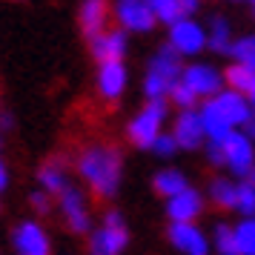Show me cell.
Masks as SVG:
<instances>
[{
  "instance_id": "35",
  "label": "cell",
  "mask_w": 255,
  "mask_h": 255,
  "mask_svg": "<svg viewBox=\"0 0 255 255\" xmlns=\"http://www.w3.org/2000/svg\"><path fill=\"white\" fill-rule=\"evenodd\" d=\"M12 115H9V112H0V132H9V129H12Z\"/></svg>"
},
{
  "instance_id": "4",
  "label": "cell",
  "mask_w": 255,
  "mask_h": 255,
  "mask_svg": "<svg viewBox=\"0 0 255 255\" xmlns=\"http://www.w3.org/2000/svg\"><path fill=\"white\" fill-rule=\"evenodd\" d=\"M127 241H129V232L124 227V215L118 209H112V212H106L104 227L92 235L89 250H92V255H121Z\"/></svg>"
},
{
  "instance_id": "14",
  "label": "cell",
  "mask_w": 255,
  "mask_h": 255,
  "mask_svg": "<svg viewBox=\"0 0 255 255\" xmlns=\"http://www.w3.org/2000/svg\"><path fill=\"white\" fill-rule=\"evenodd\" d=\"M92 55L98 58V63L124 60V55H127V32L124 29H104L98 37H92Z\"/></svg>"
},
{
  "instance_id": "8",
  "label": "cell",
  "mask_w": 255,
  "mask_h": 255,
  "mask_svg": "<svg viewBox=\"0 0 255 255\" xmlns=\"http://www.w3.org/2000/svg\"><path fill=\"white\" fill-rule=\"evenodd\" d=\"M169 241L175 250L184 255H209V241L207 235L198 230L192 221H172L169 227Z\"/></svg>"
},
{
  "instance_id": "20",
  "label": "cell",
  "mask_w": 255,
  "mask_h": 255,
  "mask_svg": "<svg viewBox=\"0 0 255 255\" xmlns=\"http://www.w3.org/2000/svg\"><path fill=\"white\" fill-rule=\"evenodd\" d=\"M207 46L212 52H218V55H230L232 49V32H230V23L224 20V17H212V23H209V32H207Z\"/></svg>"
},
{
  "instance_id": "33",
  "label": "cell",
  "mask_w": 255,
  "mask_h": 255,
  "mask_svg": "<svg viewBox=\"0 0 255 255\" xmlns=\"http://www.w3.org/2000/svg\"><path fill=\"white\" fill-rule=\"evenodd\" d=\"M198 12V0H181V17H192Z\"/></svg>"
},
{
  "instance_id": "11",
  "label": "cell",
  "mask_w": 255,
  "mask_h": 255,
  "mask_svg": "<svg viewBox=\"0 0 255 255\" xmlns=\"http://www.w3.org/2000/svg\"><path fill=\"white\" fill-rule=\"evenodd\" d=\"M175 140H178V149H198L204 143V124H201V112L195 109H184L178 121H175Z\"/></svg>"
},
{
  "instance_id": "37",
  "label": "cell",
  "mask_w": 255,
  "mask_h": 255,
  "mask_svg": "<svg viewBox=\"0 0 255 255\" xmlns=\"http://www.w3.org/2000/svg\"><path fill=\"white\" fill-rule=\"evenodd\" d=\"M247 101H250V106L255 109V81H253V86H250V92H247Z\"/></svg>"
},
{
  "instance_id": "27",
  "label": "cell",
  "mask_w": 255,
  "mask_h": 255,
  "mask_svg": "<svg viewBox=\"0 0 255 255\" xmlns=\"http://www.w3.org/2000/svg\"><path fill=\"white\" fill-rule=\"evenodd\" d=\"M235 238H238V247L244 255H255V215L244 218L235 227Z\"/></svg>"
},
{
  "instance_id": "13",
  "label": "cell",
  "mask_w": 255,
  "mask_h": 255,
  "mask_svg": "<svg viewBox=\"0 0 255 255\" xmlns=\"http://www.w3.org/2000/svg\"><path fill=\"white\" fill-rule=\"evenodd\" d=\"M127 89V69H124V60H104L101 69H98V92L104 95L106 101H115L121 98Z\"/></svg>"
},
{
  "instance_id": "9",
  "label": "cell",
  "mask_w": 255,
  "mask_h": 255,
  "mask_svg": "<svg viewBox=\"0 0 255 255\" xmlns=\"http://www.w3.org/2000/svg\"><path fill=\"white\" fill-rule=\"evenodd\" d=\"M12 241H14L17 255H49V253H52L49 235L37 227L35 221H23V224L14 230Z\"/></svg>"
},
{
  "instance_id": "31",
  "label": "cell",
  "mask_w": 255,
  "mask_h": 255,
  "mask_svg": "<svg viewBox=\"0 0 255 255\" xmlns=\"http://www.w3.org/2000/svg\"><path fill=\"white\" fill-rule=\"evenodd\" d=\"M207 158H209V163H215V166H227V158H224V146H221L218 140H209Z\"/></svg>"
},
{
  "instance_id": "36",
  "label": "cell",
  "mask_w": 255,
  "mask_h": 255,
  "mask_svg": "<svg viewBox=\"0 0 255 255\" xmlns=\"http://www.w3.org/2000/svg\"><path fill=\"white\" fill-rule=\"evenodd\" d=\"M6 184H9V172H6V166H3V161H0V192L6 189Z\"/></svg>"
},
{
  "instance_id": "39",
  "label": "cell",
  "mask_w": 255,
  "mask_h": 255,
  "mask_svg": "<svg viewBox=\"0 0 255 255\" xmlns=\"http://www.w3.org/2000/svg\"><path fill=\"white\" fill-rule=\"evenodd\" d=\"M253 3H255V0H253Z\"/></svg>"
},
{
  "instance_id": "1",
  "label": "cell",
  "mask_w": 255,
  "mask_h": 255,
  "mask_svg": "<svg viewBox=\"0 0 255 255\" xmlns=\"http://www.w3.org/2000/svg\"><path fill=\"white\" fill-rule=\"evenodd\" d=\"M121 169H124V158L115 146H89L78 158V172L98 198H112L118 192Z\"/></svg>"
},
{
  "instance_id": "7",
  "label": "cell",
  "mask_w": 255,
  "mask_h": 255,
  "mask_svg": "<svg viewBox=\"0 0 255 255\" xmlns=\"http://www.w3.org/2000/svg\"><path fill=\"white\" fill-rule=\"evenodd\" d=\"M115 17L129 32H152V26L158 23V17H155L146 0H118Z\"/></svg>"
},
{
  "instance_id": "30",
  "label": "cell",
  "mask_w": 255,
  "mask_h": 255,
  "mask_svg": "<svg viewBox=\"0 0 255 255\" xmlns=\"http://www.w3.org/2000/svg\"><path fill=\"white\" fill-rule=\"evenodd\" d=\"M152 149H155V155L158 158H172L175 149H178V140H175V135H158L155 138V143H152Z\"/></svg>"
},
{
  "instance_id": "5",
  "label": "cell",
  "mask_w": 255,
  "mask_h": 255,
  "mask_svg": "<svg viewBox=\"0 0 255 255\" xmlns=\"http://www.w3.org/2000/svg\"><path fill=\"white\" fill-rule=\"evenodd\" d=\"M221 146H224V158H227V166L232 169V175L244 178V175L255 166L253 140L247 138L244 132H235V129H232L230 135L221 140Z\"/></svg>"
},
{
  "instance_id": "24",
  "label": "cell",
  "mask_w": 255,
  "mask_h": 255,
  "mask_svg": "<svg viewBox=\"0 0 255 255\" xmlns=\"http://www.w3.org/2000/svg\"><path fill=\"white\" fill-rule=\"evenodd\" d=\"M215 250L221 255H244L238 247V238H235V227H230V224L215 227Z\"/></svg>"
},
{
  "instance_id": "6",
  "label": "cell",
  "mask_w": 255,
  "mask_h": 255,
  "mask_svg": "<svg viewBox=\"0 0 255 255\" xmlns=\"http://www.w3.org/2000/svg\"><path fill=\"white\" fill-rule=\"evenodd\" d=\"M169 43L181 55H198L207 49V32L192 17H181V20L169 23Z\"/></svg>"
},
{
  "instance_id": "10",
  "label": "cell",
  "mask_w": 255,
  "mask_h": 255,
  "mask_svg": "<svg viewBox=\"0 0 255 255\" xmlns=\"http://www.w3.org/2000/svg\"><path fill=\"white\" fill-rule=\"evenodd\" d=\"M181 81L198 95V98H212V95L221 92V75L207 63H192V66H184L181 72Z\"/></svg>"
},
{
  "instance_id": "38",
  "label": "cell",
  "mask_w": 255,
  "mask_h": 255,
  "mask_svg": "<svg viewBox=\"0 0 255 255\" xmlns=\"http://www.w3.org/2000/svg\"><path fill=\"white\" fill-rule=\"evenodd\" d=\"M244 181H247V184H253V186H255V166H253V169H250V172H247V175H244Z\"/></svg>"
},
{
  "instance_id": "25",
  "label": "cell",
  "mask_w": 255,
  "mask_h": 255,
  "mask_svg": "<svg viewBox=\"0 0 255 255\" xmlns=\"http://www.w3.org/2000/svg\"><path fill=\"white\" fill-rule=\"evenodd\" d=\"M230 55L235 58V63L255 69V35H247V37H241V40H235L232 49H230Z\"/></svg>"
},
{
  "instance_id": "26",
  "label": "cell",
  "mask_w": 255,
  "mask_h": 255,
  "mask_svg": "<svg viewBox=\"0 0 255 255\" xmlns=\"http://www.w3.org/2000/svg\"><path fill=\"white\" fill-rule=\"evenodd\" d=\"M146 3H149V9L155 12V17L163 20V23L181 20V0H146Z\"/></svg>"
},
{
  "instance_id": "22",
  "label": "cell",
  "mask_w": 255,
  "mask_h": 255,
  "mask_svg": "<svg viewBox=\"0 0 255 255\" xmlns=\"http://www.w3.org/2000/svg\"><path fill=\"white\" fill-rule=\"evenodd\" d=\"M235 195H238V184H232V181H212L209 186V198H212V204H218L224 209H235Z\"/></svg>"
},
{
  "instance_id": "12",
  "label": "cell",
  "mask_w": 255,
  "mask_h": 255,
  "mask_svg": "<svg viewBox=\"0 0 255 255\" xmlns=\"http://www.w3.org/2000/svg\"><path fill=\"white\" fill-rule=\"evenodd\" d=\"M60 209L66 215V224H69L72 232H86L89 230V212H86V201H83V192L78 186H66L60 192Z\"/></svg>"
},
{
  "instance_id": "15",
  "label": "cell",
  "mask_w": 255,
  "mask_h": 255,
  "mask_svg": "<svg viewBox=\"0 0 255 255\" xmlns=\"http://www.w3.org/2000/svg\"><path fill=\"white\" fill-rule=\"evenodd\" d=\"M212 101H215V106L221 109V115L227 118L232 127H241L244 121L250 118V112H253V106H250V101H247V95L235 92V89H224V92L212 95Z\"/></svg>"
},
{
  "instance_id": "34",
  "label": "cell",
  "mask_w": 255,
  "mask_h": 255,
  "mask_svg": "<svg viewBox=\"0 0 255 255\" xmlns=\"http://www.w3.org/2000/svg\"><path fill=\"white\" fill-rule=\"evenodd\" d=\"M241 127H244V135H247L250 140H255V112H250V118L244 121Z\"/></svg>"
},
{
  "instance_id": "28",
  "label": "cell",
  "mask_w": 255,
  "mask_h": 255,
  "mask_svg": "<svg viewBox=\"0 0 255 255\" xmlns=\"http://www.w3.org/2000/svg\"><path fill=\"white\" fill-rule=\"evenodd\" d=\"M235 209L241 212L244 218L255 215V186H253V184H247V181H241V184H238V195H235Z\"/></svg>"
},
{
  "instance_id": "19",
  "label": "cell",
  "mask_w": 255,
  "mask_h": 255,
  "mask_svg": "<svg viewBox=\"0 0 255 255\" xmlns=\"http://www.w3.org/2000/svg\"><path fill=\"white\" fill-rule=\"evenodd\" d=\"M66 158H52V161L40 169V175H37V181L43 184V189H46L49 195H60L66 186H69V181H66Z\"/></svg>"
},
{
  "instance_id": "29",
  "label": "cell",
  "mask_w": 255,
  "mask_h": 255,
  "mask_svg": "<svg viewBox=\"0 0 255 255\" xmlns=\"http://www.w3.org/2000/svg\"><path fill=\"white\" fill-rule=\"evenodd\" d=\"M169 101H172V104L178 106V109H195L198 95L192 92V89H189V86H186L184 81H178V83L172 86V89H169Z\"/></svg>"
},
{
  "instance_id": "3",
  "label": "cell",
  "mask_w": 255,
  "mask_h": 255,
  "mask_svg": "<svg viewBox=\"0 0 255 255\" xmlns=\"http://www.w3.org/2000/svg\"><path fill=\"white\" fill-rule=\"evenodd\" d=\"M163 118H166V101L163 98H149L146 106L138 112V118L129 124V140L140 149H152L155 138L161 135Z\"/></svg>"
},
{
  "instance_id": "16",
  "label": "cell",
  "mask_w": 255,
  "mask_h": 255,
  "mask_svg": "<svg viewBox=\"0 0 255 255\" xmlns=\"http://www.w3.org/2000/svg\"><path fill=\"white\" fill-rule=\"evenodd\" d=\"M201 209H204V198H201V192L192 189V186L181 189V192L172 195L169 204H166V212H169L172 221H195L198 215H201Z\"/></svg>"
},
{
  "instance_id": "18",
  "label": "cell",
  "mask_w": 255,
  "mask_h": 255,
  "mask_svg": "<svg viewBox=\"0 0 255 255\" xmlns=\"http://www.w3.org/2000/svg\"><path fill=\"white\" fill-rule=\"evenodd\" d=\"M201 124H204V135H207L209 140H218V143L230 135L232 129H235L227 118L221 115V109L215 106V101H212V98L201 106Z\"/></svg>"
},
{
  "instance_id": "32",
  "label": "cell",
  "mask_w": 255,
  "mask_h": 255,
  "mask_svg": "<svg viewBox=\"0 0 255 255\" xmlns=\"http://www.w3.org/2000/svg\"><path fill=\"white\" fill-rule=\"evenodd\" d=\"M29 201H32V207H35L37 212H40V215H46L49 209H52V204H49V192H46V189H43V192H32V198H29Z\"/></svg>"
},
{
  "instance_id": "17",
  "label": "cell",
  "mask_w": 255,
  "mask_h": 255,
  "mask_svg": "<svg viewBox=\"0 0 255 255\" xmlns=\"http://www.w3.org/2000/svg\"><path fill=\"white\" fill-rule=\"evenodd\" d=\"M106 20H109V3L106 0H83L81 6V29L83 35L98 37L106 29Z\"/></svg>"
},
{
  "instance_id": "21",
  "label": "cell",
  "mask_w": 255,
  "mask_h": 255,
  "mask_svg": "<svg viewBox=\"0 0 255 255\" xmlns=\"http://www.w3.org/2000/svg\"><path fill=\"white\" fill-rule=\"evenodd\" d=\"M186 175L184 172H178V169H163V172L155 175V192L163 198H172L178 195L181 189H186Z\"/></svg>"
},
{
  "instance_id": "2",
  "label": "cell",
  "mask_w": 255,
  "mask_h": 255,
  "mask_svg": "<svg viewBox=\"0 0 255 255\" xmlns=\"http://www.w3.org/2000/svg\"><path fill=\"white\" fill-rule=\"evenodd\" d=\"M181 58H184V55H181L172 43L161 46V52L152 58L149 72H146V78H143V92H146V98H166V95H169V89L181 81V72H184Z\"/></svg>"
},
{
  "instance_id": "23",
  "label": "cell",
  "mask_w": 255,
  "mask_h": 255,
  "mask_svg": "<svg viewBox=\"0 0 255 255\" xmlns=\"http://www.w3.org/2000/svg\"><path fill=\"white\" fill-rule=\"evenodd\" d=\"M224 81L230 83V89H235V92L247 95V92H250V86H253V81H255V69H250V66H241V63H235V66H230V69H227Z\"/></svg>"
}]
</instances>
